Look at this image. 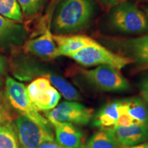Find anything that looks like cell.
I'll return each mask as SVG.
<instances>
[{"instance_id":"obj_29","label":"cell","mask_w":148,"mask_h":148,"mask_svg":"<svg viewBox=\"0 0 148 148\" xmlns=\"http://www.w3.org/2000/svg\"><path fill=\"white\" fill-rule=\"evenodd\" d=\"M144 13L145 14L146 16H147V19H148V5L147 6H145V8H144Z\"/></svg>"},{"instance_id":"obj_23","label":"cell","mask_w":148,"mask_h":148,"mask_svg":"<svg viewBox=\"0 0 148 148\" xmlns=\"http://www.w3.org/2000/svg\"><path fill=\"white\" fill-rule=\"evenodd\" d=\"M103 5H104L108 8H113L119 3L123 2V1H126V0H99Z\"/></svg>"},{"instance_id":"obj_9","label":"cell","mask_w":148,"mask_h":148,"mask_svg":"<svg viewBox=\"0 0 148 148\" xmlns=\"http://www.w3.org/2000/svg\"><path fill=\"white\" fill-rule=\"evenodd\" d=\"M27 32L19 22L0 15V49H12L23 45Z\"/></svg>"},{"instance_id":"obj_19","label":"cell","mask_w":148,"mask_h":148,"mask_svg":"<svg viewBox=\"0 0 148 148\" xmlns=\"http://www.w3.org/2000/svg\"><path fill=\"white\" fill-rule=\"evenodd\" d=\"M0 15L19 23L23 20L17 0H0Z\"/></svg>"},{"instance_id":"obj_13","label":"cell","mask_w":148,"mask_h":148,"mask_svg":"<svg viewBox=\"0 0 148 148\" xmlns=\"http://www.w3.org/2000/svg\"><path fill=\"white\" fill-rule=\"evenodd\" d=\"M53 37L57 46L58 57H69L82 48L98 43L90 37L82 34H53Z\"/></svg>"},{"instance_id":"obj_1","label":"cell","mask_w":148,"mask_h":148,"mask_svg":"<svg viewBox=\"0 0 148 148\" xmlns=\"http://www.w3.org/2000/svg\"><path fill=\"white\" fill-rule=\"evenodd\" d=\"M95 13L92 0H61L51 22L53 34H70L82 30L89 25Z\"/></svg>"},{"instance_id":"obj_21","label":"cell","mask_w":148,"mask_h":148,"mask_svg":"<svg viewBox=\"0 0 148 148\" xmlns=\"http://www.w3.org/2000/svg\"><path fill=\"white\" fill-rule=\"evenodd\" d=\"M22 14L25 17H33L45 8L48 0H17Z\"/></svg>"},{"instance_id":"obj_16","label":"cell","mask_w":148,"mask_h":148,"mask_svg":"<svg viewBox=\"0 0 148 148\" xmlns=\"http://www.w3.org/2000/svg\"><path fill=\"white\" fill-rule=\"evenodd\" d=\"M123 102L134 124L148 126V106L141 98L130 97L123 99Z\"/></svg>"},{"instance_id":"obj_14","label":"cell","mask_w":148,"mask_h":148,"mask_svg":"<svg viewBox=\"0 0 148 148\" xmlns=\"http://www.w3.org/2000/svg\"><path fill=\"white\" fill-rule=\"evenodd\" d=\"M113 43L121 51L128 53L138 62L148 58V34L136 38L115 40Z\"/></svg>"},{"instance_id":"obj_10","label":"cell","mask_w":148,"mask_h":148,"mask_svg":"<svg viewBox=\"0 0 148 148\" xmlns=\"http://www.w3.org/2000/svg\"><path fill=\"white\" fill-rule=\"evenodd\" d=\"M23 49L25 53H32L45 60H52L58 57L56 44L49 29L39 36L27 40Z\"/></svg>"},{"instance_id":"obj_22","label":"cell","mask_w":148,"mask_h":148,"mask_svg":"<svg viewBox=\"0 0 148 148\" xmlns=\"http://www.w3.org/2000/svg\"><path fill=\"white\" fill-rule=\"evenodd\" d=\"M139 89L141 99L146 103H148V73L142 79L140 84Z\"/></svg>"},{"instance_id":"obj_7","label":"cell","mask_w":148,"mask_h":148,"mask_svg":"<svg viewBox=\"0 0 148 148\" xmlns=\"http://www.w3.org/2000/svg\"><path fill=\"white\" fill-rule=\"evenodd\" d=\"M16 130L21 148H37L45 142L53 140V132L42 128L24 115L16 120Z\"/></svg>"},{"instance_id":"obj_28","label":"cell","mask_w":148,"mask_h":148,"mask_svg":"<svg viewBox=\"0 0 148 148\" xmlns=\"http://www.w3.org/2000/svg\"><path fill=\"white\" fill-rule=\"evenodd\" d=\"M140 64H141L142 66H143L144 67H148V58L145 59V60L140 61V62H138Z\"/></svg>"},{"instance_id":"obj_4","label":"cell","mask_w":148,"mask_h":148,"mask_svg":"<svg viewBox=\"0 0 148 148\" xmlns=\"http://www.w3.org/2000/svg\"><path fill=\"white\" fill-rule=\"evenodd\" d=\"M69 57L84 66L108 65L118 70L134 62L132 58L116 54L99 42L82 48Z\"/></svg>"},{"instance_id":"obj_26","label":"cell","mask_w":148,"mask_h":148,"mask_svg":"<svg viewBox=\"0 0 148 148\" xmlns=\"http://www.w3.org/2000/svg\"><path fill=\"white\" fill-rule=\"evenodd\" d=\"M120 148H148V143H143L140 144H138L136 145L127 146V147H122Z\"/></svg>"},{"instance_id":"obj_17","label":"cell","mask_w":148,"mask_h":148,"mask_svg":"<svg viewBox=\"0 0 148 148\" xmlns=\"http://www.w3.org/2000/svg\"><path fill=\"white\" fill-rule=\"evenodd\" d=\"M42 77L49 79L51 84L62 94L64 99L69 101L80 99V95L77 90L62 77L52 73H46Z\"/></svg>"},{"instance_id":"obj_15","label":"cell","mask_w":148,"mask_h":148,"mask_svg":"<svg viewBox=\"0 0 148 148\" xmlns=\"http://www.w3.org/2000/svg\"><path fill=\"white\" fill-rule=\"evenodd\" d=\"M119 100L111 101L104 105L95 114L93 125L101 130L113 127L119 117Z\"/></svg>"},{"instance_id":"obj_6","label":"cell","mask_w":148,"mask_h":148,"mask_svg":"<svg viewBox=\"0 0 148 148\" xmlns=\"http://www.w3.org/2000/svg\"><path fill=\"white\" fill-rule=\"evenodd\" d=\"M93 109L77 101H62L45 112L48 121L86 125L93 116Z\"/></svg>"},{"instance_id":"obj_20","label":"cell","mask_w":148,"mask_h":148,"mask_svg":"<svg viewBox=\"0 0 148 148\" xmlns=\"http://www.w3.org/2000/svg\"><path fill=\"white\" fill-rule=\"evenodd\" d=\"M14 127L8 123L0 124V148H20Z\"/></svg>"},{"instance_id":"obj_2","label":"cell","mask_w":148,"mask_h":148,"mask_svg":"<svg viewBox=\"0 0 148 148\" xmlns=\"http://www.w3.org/2000/svg\"><path fill=\"white\" fill-rule=\"evenodd\" d=\"M111 28L123 34L140 35L148 33V19L134 3L127 0L112 8L108 16Z\"/></svg>"},{"instance_id":"obj_18","label":"cell","mask_w":148,"mask_h":148,"mask_svg":"<svg viewBox=\"0 0 148 148\" xmlns=\"http://www.w3.org/2000/svg\"><path fill=\"white\" fill-rule=\"evenodd\" d=\"M112 134L107 130L96 132L84 144L83 148H120Z\"/></svg>"},{"instance_id":"obj_3","label":"cell","mask_w":148,"mask_h":148,"mask_svg":"<svg viewBox=\"0 0 148 148\" xmlns=\"http://www.w3.org/2000/svg\"><path fill=\"white\" fill-rule=\"evenodd\" d=\"M5 88V96L14 108L42 128L52 132L51 123L39 113L30 100L25 85L12 77H7Z\"/></svg>"},{"instance_id":"obj_25","label":"cell","mask_w":148,"mask_h":148,"mask_svg":"<svg viewBox=\"0 0 148 148\" xmlns=\"http://www.w3.org/2000/svg\"><path fill=\"white\" fill-rule=\"evenodd\" d=\"M5 68V59L3 56L0 55V75L4 73Z\"/></svg>"},{"instance_id":"obj_24","label":"cell","mask_w":148,"mask_h":148,"mask_svg":"<svg viewBox=\"0 0 148 148\" xmlns=\"http://www.w3.org/2000/svg\"><path fill=\"white\" fill-rule=\"evenodd\" d=\"M37 148H64L62 146L58 145V143H53V141H47L42 143Z\"/></svg>"},{"instance_id":"obj_27","label":"cell","mask_w":148,"mask_h":148,"mask_svg":"<svg viewBox=\"0 0 148 148\" xmlns=\"http://www.w3.org/2000/svg\"><path fill=\"white\" fill-rule=\"evenodd\" d=\"M5 120H6V115H5L3 110L0 109V124L4 123Z\"/></svg>"},{"instance_id":"obj_12","label":"cell","mask_w":148,"mask_h":148,"mask_svg":"<svg viewBox=\"0 0 148 148\" xmlns=\"http://www.w3.org/2000/svg\"><path fill=\"white\" fill-rule=\"evenodd\" d=\"M55 129L57 143L64 148H83L84 138L82 132L71 123L49 121Z\"/></svg>"},{"instance_id":"obj_11","label":"cell","mask_w":148,"mask_h":148,"mask_svg":"<svg viewBox=\"0 0 148 148\" xmlns=\"http://www.w3.org/2000/svg\"><path fill=\"white\" fill-rule=\"evenodd\" d=\"M107 130L120 146L136 145L148 140V126L133 124L129 126H114Z\"/></svg>"},{"instance_id":"obj_5","label":"cell","mask_w":148,"mask_h":148,"mask_svg":"<svg viewBox=\"0 0 148 148\" xmlns=\"http://www.w3.org/2000/svg\"><path fill=\"white\" fill-rule=\"evenodd\" d=\"M82 73L88 82L103 91H125L130 88L128 81L112 66L99 65L93 69L82 70Z\"/></svg>"},{"instance_id":"obj_8","label":"cell","mask_w":148,"mask_h":148,"mask_svg":"<svg viewBox=\"0 0 148 148\" xmlns=\"http://www.w3.org/2000/svg\"><path fill=\"white\" fill-rule=\"evenodd\" d=\"M28 96L38 110H50L58 105L60 94L49 80L40 77L35 79L26 87Z\"/></svg>"}]
</instances>
